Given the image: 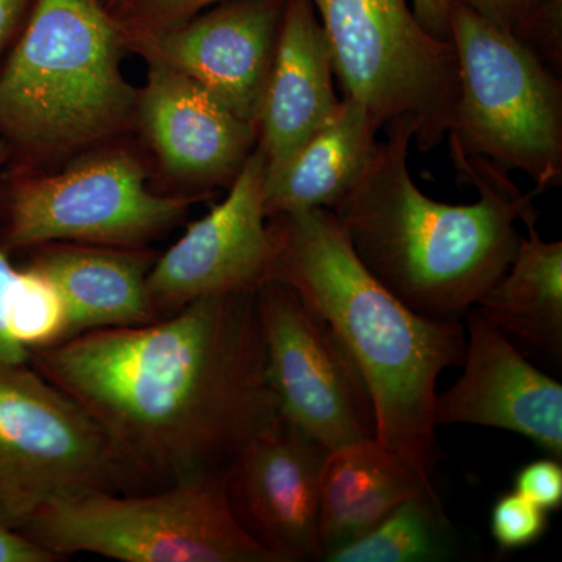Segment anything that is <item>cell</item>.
I'll return each instance as SVG.
<instances>
[{"instance_id": "31", "label": "cell", "mask_w": 562, "mask_h": 562, "mask_svg": "<svg viewBox=\"0 0 562 562\" xmlns=\"http://www.w3.org/2000/svg\"><path fill=\"white\" fill-rule=\"evenodd\" d=\"M105 2L109 3L111 9L116 11V13L121 16L122 11L125 10V7L128 5V2H131V0H105Z\"/></svg>"}, {"instance_id": "23", "label": "cell", "mask_w": 562, "mask_h": 562, "mask_svg": "<svg viewBox=\"0 0 562 562\" xmlns=\"http://www.w3.org/2000/svg\"><path fill=\"white\" fill-rule=\"evenodd\" d=\"M11 330L27 351L49 349L69 339L68 314L57 290L29 266L21 268Z\"/></svg>"}, {"instance_id": "4", "label": "cell", "mask_w": 562, "mask_h": 562, "mask_svg": "<svg viewBox=\"0 0 562 562\" xmlns=\"http://www.w3.org/2000/svg\"><path fill=\"white\" fill-rule=\"evenodd\" d=\"M127 31L105 0H33L0 70V138L33 157L109 139L135 120Z\"/></svg>"}, {"instance_id": "20", "label": "cell", "mask_w": 562, "mask_h": 562, "mask_svg": "<svg viewBox=\"0 0 562 562\" xmlns=\"http://www.w3.org/2000/svg\"><path fill=\"white\" fill-rule=\"evenodd\" d=\"M539 214L522 224L512 265L473 308L505 335L560 360L562 355V243L543 241Z\"/></svg>"}, {"instance_id": "8", "label": "cell", "mask_w": 562, "mask_h": 562, "mask_svg": "<svg viewBox=\"0 0 562 562\" xmlns=\"http://www.w3.org/2000/svg\"><path fill=\"white\" fill-rule=\"evenodd\" d=\"M158 487L90 414L27 362H0V522L13 530L47 503Z\"/></svg>"}, {"instance_id": "22", "label": "cell", "mask_w": 562, "mask_h": 562, "mask_svg": "<svg viewBox=\"0 0 562 562\" xmlns=\"http://www.w3.org/2000/svg\"><path fill=\"white\" fill-rule=\"evenodd\" d=\"M562 70V0H457Z\"/></svg>"}, {"instance_id": "16", "label": "cell", "mask_w": 562, "mask_h": 562, "mask_svg": "<svg viewBox=\"0 0 562 562\" xmlns=\"http://www.w3.org/2000/svg\"><path fill=\"white\" fill-rule=\"evenodd\" d=\"M335 79L330 47L313 3L286 0L257 122L266 180L333 120L341 105Z\"/></svg>"}, {"instance_id": "3", "label": "cell", "mask_w": 562, "mask_h": 562, "mask_svg": "<svg viewBox=\"0 0 562 562\" xmlns=\"http://www.w3.org/2000/svg\"><path fill=\"white\" fill-rule=\"evenodd\" d=\"M268 227V281L290 286L330 324L371 392L376 441L441 501L432 412L439 375L464 362L460 319H430L398 301L358 260L330 210L277 214Z\"/></svg>"}, {"instance_id": "24", "label": "cell", "mask_w": 562, "mask_h": 562, "mask_svg": "<svg viewBox=\"0 0 562 562\" xmlns=\"http://www.w3.org/2000/svg\"><path fill=\"white\" fill-rule=\"evenodd\" d=\"M547 528L549 513L519 492H506L492 506V538L505 552L532 546L546 535Z\"/></svg>"}, {"instance_id": "29", "label": "cell", "mask_w": 562, "mask_h": 562, "mask_svg": "<svg viewBox=\"0 0 562 562\" xmlns=\"http://www.w3.org/2000/svg\"><path fill=\"white\" fill-rule=\"evenodd\" d=\"M414 13L425 31L450 41V9L453 0H412Z\"/></svg>"}, {"instance_id": "11", "label": "cell", "mask_w": 562, "mask_h": 562, "mask_svg": "<svg viewBox=\"0 0 562 562\" xmlns=\"http://www.w3.org/2000/svg\"><path fill=\"white\" fill-rule=\"evenodd\" d=\"M265 183V155L255 147L227 198L155 258L147 292L158 319L201 299L257 291L268 281L272 238Z\"/></svg>"}, {"instance_id": "21", "label": "cell", "mask_w": 562, "mask_h": 562, "mask_svg": "<svg viewBox=\"0 0 562 562\" xmlns=\"http://www.w3.org/2000/svg\"><path fill=\"white\" fill-rule=\"evenodd\" d=\"M446 513L427 495L402 502L364 535L325 553L330 562H430L450 554Z\"/></svg>"}, {"instance_id": "27", "label": "cell", "mask_w": 562, "mask_h": 562, "mask_svg": "<svg viewBox=\"0 0 562 562\" xmlns=\"http://www.w3.org/2000/svg\"><path fill=\"white\" fill-rule=\"evenodd\" d=\"M557 458L528 462L514 476V491L538 505L543 512L562 506V465Z\"/></svg>"}, {"instance_id": "5", "label": "cell", "mask_w": 562, "mask_h": 562, "mask_svg": "<svg viewBox=\"0 0 562 562\" xmlns=\"http://www.w3.org/2000/svg\"><path fill=\"white\" fill-rule=\"evenodd\" d=\"M18 531L60 561L88 553L121 562H279L233 514L225 471L58 498Z\"/></svg>"}, {"instance_id": "30", "label": "cell", "mask_w": 562, "mask_h": 562, "mask_svg": "<svg viewBox=\"0 0 562 562\" xmlns=\"http://www.w3.org/2000/svg\"><path fill=\"white\" fill-rule=\"evenodd\" d=\"M33 0H0V54L21 31Z\"/></svg>"}, {"instance_id": "10", "label": "cell", "mask_w": 562, "mask_h": 562, "mask_svg": "<svg viewBox=\"0 0 562 562\" xmlns=\"http://www.w3.org/2000/svg\"><path fill=\"white\" fill-rule=\"evenodd\" d=\"M257 302L279 417L328 452L375 438L371 392L330 324L279 281L261 284Z\"/></svg>"}, {"instance_id": "19", "label": "cell", "mask_w": 562, "mask_h": 562, "mask_svg": "<svg viewBox=\"0 0 562 562\" xmlns=\"http://www.w3.org/2000/svg\"><path fill=\"white\" fill-rule=\"evenodd\" d=\"M424 484L375 438L330 450L321 473L319 520L325 553L375 527ZM325 558V557H324Z\"/></svg>"}, {"instance_id": "9", "label": "cell", "mask_w": 562, "mask_h": 562, "mask_svg": "<svg viewBox=\"0 0 562 562\" xmlns=\"http://www.w3.org/2000/svg\"><path fill=\"white\" fill-rule=\"evenodd\" d=\"M205 195L157 194L132 151L91 155L54 173H27L10 184L2 206L0 249L47 243L146 247L171 231Z\"/></svg>"}, {"instance_id": "1", "label": "cell", "mask_w": 562, "mask_h": 562, "mask_svg": "<svg viewBox=\"0 0 562 562\" xmlns=\"http://www.w3.org/2000/svg\"><path fill=\"white\" fill-rule=\"evenodd\" d=\"M257 291L201 299L143 325L81 333L32 351L29 361L157 486L224 472L279 417Z\"/></svg>"}, {"instance_id": "7", "label": "cell", "mask_w": 562, "mask_h": 562, "mask_svg": "<svg viewBox=\"0 0 562 562\" xmlns=\"http://www.w3.org/2000/svg\"><path fill=\"white\" fill-rule=\"evenodd\" d=\"M310 2L344 98L361 103L380 132L408 128L422 154L441 146L460 94L452 41L425 31L412 0Z\"/></svg>"}, {"instance_id": "17", "label": "cell", "mask_w": 562, "mask_h": 562, "mask_svg": "<svg viewBox=\"0 0 562 562\" xmlns=\"http://www.w3.org/2000/svg\"><path fill=\"white\" fill-rule=\"evenodd\" d=\"M29 251L25 266L49 281L65 303L69 338L158 319L147 292L157 255L146 247L47 243Z\"/></svg>"}, {"instance_id": "12", "label": "cell", "mask_w": 562, "mask_h": 562, "mask_svg": "<svg viewBox=\"0 0 562 562\" xmlns=\"http://www.w3.org/2000/svg\"><path fill=\"white\" fill-rule=\"evenodd\" d=\"M328 450L277 417L225 469L238 522L279 562L324 561L321 473Z\"/></svg>"}, {"instance_id": "18", "label": "cell", "mask_w": 562, "mask_h": 562, "mask_svg": "<svg viewBox=\"0 0 562 562\" xmlns=\"http://www.w3.org/2000/svg\"><path fill=\"white\" fill-rule=\"evenodd\" d=\"M379 133L364 106L344 98L333 120L306 140L279 173L266 180L268 217L335 209L371 162Z\"/></svg>"}, {"instance_id": "13", "label": "cell", "mask_w": 562, "mask_h": 562, "mask_svg": "<svg viewBox=\"0 0 562 562\" xmlns=\"http://www.w3.org/2000/svg\"><path fill=\"white\" fill-rule=\"evenodd\" d=\"M286 0H225L165 31L127 35L147 61L180 70L257 128Z\"/></svg>"}, {"instance_id": "26", "label": "cell", "mask_w": 562, "mask_h": 562, "mask_svg": "<svg viewBox=\"0 0 562 562\" xmlns=\"http://www.w3.org/2000/svg\"><path fill=\"white\" fill-rule=\"evenodd\" d=\"M9 157V144L0 139V168ZM21 283V269L11 265L5 251L0 249V362H27L31 355L27 353L11 330L14 302Z\"/></svg>"}, {"instance_id": "25", "label": "cell", "mask_w": 562, "mask_h": 562, "mask_svg": "<svg viewBox=\"0 0 562 562\" xmlns=\"http://www.w3.org/2000/svg\"><path fill=\"white\" fill-rule=\"evenodd\" d=\"M225 0H131L121 18L127 35L165 31Z\"/></svg>"}, {"instance_id": "14", "label": "cell", "mask_w": 562, "mask_h": 562, "mask_svg": "<svg viewBox=\"0 0 562 562\" xmlns=\"http://www.w3.org/2000/svg\"><path fill=\"white\" fill-rule=\"evenodd\" d=\"M464 316V372L450 390L436 395V427L501 428L525 436L561 460V383L525 360L505 333L473 306Z\"/></svg>"}, {"instance_id": "15", "label": "cell", "mask_w": 562, "mask_h": 562, "mask_svg": "<svg viewBox=\"0 0 562 562\" xmlns=\"http://www.w3.org/2000/svg\"><path fill=\"white\" fill-rule=\"evenodd\" d=\"M149 63L135 117L162 169L191 187H231L257 147V128L180 70Z\"/></svg>"}, {"instance_id": "2", "label": "cell", "mask_w": 562, "mask_h": 562, "mask_svg": "<svg viewBox=\"0 0 562 562\" xmlns=\"http://www.w3.org/2000/svg\"><path fill=\"white\" fill-rule=\"evenodd\" d=\"M384 133L331 213L358 260L398 301L430 319H460L512 265L522 239L517 224L539 214V192L520 191L508 171L484 158L452 157L479 201H435L409 172L412 132L397 125Z\"/></svg>"}, {"instance_id": "28", "label": "cell", "mask_w": 562, "mask_h": 562, "mask_svg": "<svg viewBox=\"0 0 562 562\" xmlns=\"http://www.w3.org/2000/svg\"><path fill=\"white\" fill-rule=\"evenodd\" d=\"M55 554L36 546L21 531L0 522V562H57Z\"/></svg>"}, {"instance_id": "6", "label": "cell", "mask_w": 562, "mask_h": 562, "mask_svg": "<svg viewBox=\"0 0 562 562\" xmlns=\"http://www.w3.org/2000/svg\"><path fill=\"white\" fill-rule=\"evenodd\" d=\"M450 41L460 94L450 157H480L522 172L542 194L562 181V81L512 33L453 0Z\"/></svg>"}]
</instances>
